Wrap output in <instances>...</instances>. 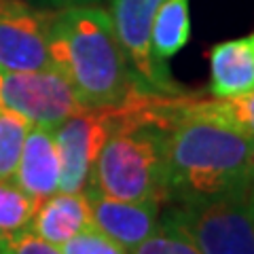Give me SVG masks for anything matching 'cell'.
I'll list each match as a JSON object with an SVG mask.
<instances>
[{"label": "cell", "instance_id": "obj_2", "mask_svg": "<svg viewBox=\"0 0 254 254\" xmlns=\"http://www.w3.org/2000/svg\"><path fill=\"white\" fill-rule=\"evenodd\" d=\"M49 53L53 68L74 89L85 108H117L142 93L113 19L100 4H74L51 11Z\"/></svg>", "mask_w": 254, "mask_h": 254}, {"label": "cell", "instance_id": "obj_3", "mask_svg": "<svg viewBox=\"0 0 254 254\" xmlns=\"http://www.w3.org/2000/svg\"><path fill=\"white\" fill-rule=\"evenodd\" d=\"M161 218L189 235L201 254H254V189L174 203Z\"/></svg>", "mask_w": 254, "mask_h": 254}, {"label": "cell", "instance_id": "obj_20", "mask_svg": "<svg viewBox=\"0 0 254 254\" xmlns=\"http://www.w3.org/2000/svg\"><path fill=\"white\" fill-rule=\"evenodd\" d=\"M0 254H11L9 250H6V246H4V242H2V235H0Z\"/></svg>", "mask_w": 254, "mask_h": 254}, {"label": "cell", "instance_id": "obj_17", "mask_svg": "<svg viewBox=\"0 0 254 254\" xmlns=\"http://www.w3.org/2000/svg\"><path fill=\"white\" fill-rule=\"evenodd\" d=\"M60 250L62 254H127V250L110 242L108 237L98 233L95 229L68 240L64 246H60Z\"/></svg>", "mask_w": 254, "mask_h": 254}, {"label": "cell", "instance_id": "obj_9", "mask_svg": "<svg viewBox=\"0 0 254 254\" xmlns=\"http://www.w3.org/2000/svg\"><path fill=\"white\" fill-rule=\"evenodd\" d=\"M62 161L53 129L32 125L11 180L38 203L60 190Z\"/></svg>", "mask_w": 254, "mask_h": 254}, {"label": "cell", "instance_id": "obj_8", "mask_svg": "<svg viewBox=\"0 0 254 254\" xmlns=\"http://www.w3.org/2000/svg\"><path fill=\"white\" fill-rule=\"evenodd\" d=\"M83 195L89 205L93 229L127 252L157 231L161 203L148 199H117L89 187L83 189Z\"/></svg>", "mask_w": 254, "mask_h": 254}, {"label": "cell", "instance_id": "obj_5", "mask_svg": "<svg viewBox=\"0 0 254 254\" xmlns=\"http://www.w3.org/2000/svg\"><path fill=\"white\" fill-rule=\"evenodd\" d=\"M119 119H121L119 106L83 108L55 127L53 138L62 161L60 190L81 193L85 189L95 159L108 136L119 125Z\"/></svg>", "mask_w": 254, "mask_h": 254}, {"label": "cell", "instance_id": "obj_18", "mask_svg": "<svg viewBox=\"0 0 254 254\" xmlns=\"http://www.w3.org/2000/svg\"><path fill=\"white\" fill-rule=\"evenodd\" d=\"M2 242H4L6 250H9L11 254H62V250L58 248V246L45 242L43 237L32 233L30 229L6 233V235H2Z\"/></svg>", "mask_w": 254, "mask_h": 254}, {"label": "cell", "instance_id": "obj_13", "mask_svg": "<svg viewBox=\"0 0 254 254\" xmlns=\"http://www.w3.org/2000/svg\"><path fill=\"white\" fill-rule=\"evenodd\" d=\"M38 201L32 199L11 178L0 180V233H15L28 229Z\"/></svg>", "mask_w": 254, "mask_h": 254}, {"label": "cell", "instance_id": "obj_1", "mask_svg": "<svg viewBox=\"0 0 254 254\" xmlns=\"http://www.w3.org/2000/svg\"><path fill=\"white\" fill-rule=\"evenodd\" d=\"M254 138L180 95L168 125L170 201L189 203L254 189Z\"/></svg>", "mask_w": 254, "mask_h": 254}, {"label": "cell", "instance_id": "obj_12", "mask_svg": "<svg viewBox=\"0 0 254 254\" xmlns=\"http://www.w3.org/2000/svg\"><path fill=\"white\" fill-rule=\"evenodd\" d=\"M190 0H163L159 4L150 30V53L161 72H168V62L185 49L190 38Z\"/></svg>", "mask_w": 254, "mask_h": 254}, {"label": "cell", "instance_id": "obj_6", "mask_svg": "<svg viewBox=\"0 0 254 254\" xmlns=\"http://www.w3.org/2000/svg\"><path fill=\"white\" fill-rule=\"evenodd\" d=\"M51 11L26 0H0V72L53 68Z\"/></svg>", "mask_w": 254, "mask_h": 254}, {"label": "cell", "instance_id": "obj_14", "mask_svg": "<svg viewBox=\"0 0 254 254\" xmlns=\"http://www.w3.org/2000/svg\"><path fill=\"white\" fill-rule=\"evenodd\" d=\"M197 106L212 119H218V121L231 125L235 129L248 133L250 138H254V87L248 93L237 95V98L197 100Z\"/></svg>", "mask_w": 254, "mask_h": 254}, {"label": "cell", "instance_id": "obj_11", "mask_svg": "<svg viewBox=\"0 0 254 254\" xmlns=\"http://www.w3.org/2000/svg\"><path fill=\"white\" fill-rule=\"evenodd\" d=\"M28 229L58 248L72 237L91 231L93 222L83 190L81 193L58 190L55 195L47 197L45 201L38 203Z\"/></svg>", "mask_w": 254, "mask_h": 254}, {"label": "cell", "instance_id": "obj_4", "mask_svg": "<svg viewBox=\"0 0 254 254\" xmlns=\"http://www.w3.org/2000/svg\"><path fill=\"white\" fill-rule=\"evenodd\" d=\"M0 108L23 117L30 125L55 129L85 106L55 68L0 72Z\"/></svg>", "mask_w": 254, "mask_h": 254}, {"label": "cell", "instance_id": "obj_19", "mask_svg": "<svg viewBox=\"0 0 254 254\" xmlns=\"http://www.w3.org/2000/svg\"><path fill=\"white\" fill-rule=\"evenodd\" d=\"M34 4L43 9H64V6H74V4H100L102 0H32Z\"/></svg>", "mask_w": 254, "mask_h": 254}, {"label": "cell", "instance_id": "obj_10", "mask_svg": "<svg viewBox=\"0 0 254 254\" xmlns=\"http://www.w3.org/2000/svg\"><path fill=\"white\" fill-rule=\"evenodd\" d=\"M254 87V32L218 43L210 51V93L227 100Z\"/></svg>", "mask_w": 254, "mask_h": 254}, {"label": "cell", "instance_id": "obj_7", "mask_svg": "<svg viewBox=\"0 0 254 254\" xmlns=\"http://www.w3.org/2000/svg\"><path fill=\"white\" fill-rule=\"evenodd\" d=\"M163 0H110V19L121 49L138 81L153 93L180 95L178 85L168 72H161L150 53L153 19Z\"/></svg>", "mask_w": 254, "mask_h": 254}, {"label": "cell", "instance_id": "obj_15", "mask_svg": "<svg viewBox=\"0 0 254 254\" xmlns=\"http://www.w3.org/2000/svg\"><path fill=\"white\" fill-rule=\"evenodd\" d=\"M30 127L23 117L0 108V180L13 176Z\"/></svg>", "mask_w": 254, "mask_h": 254}, {"label": "cell", "instance_id": "obj_16", "mask_svg": "<svg viewBox=\"0 0 254 254\" xmlns=\"http://www.w3.org/2000/svg\"><path fill=\"white\" fill-rule=\"evenodd\" d=\"M127 254H201V250L180 229L170 225L168 220L159 218L157 231Z\"/></svg>", "mask_w": 254, "mask_h": 254}]
</instances>
